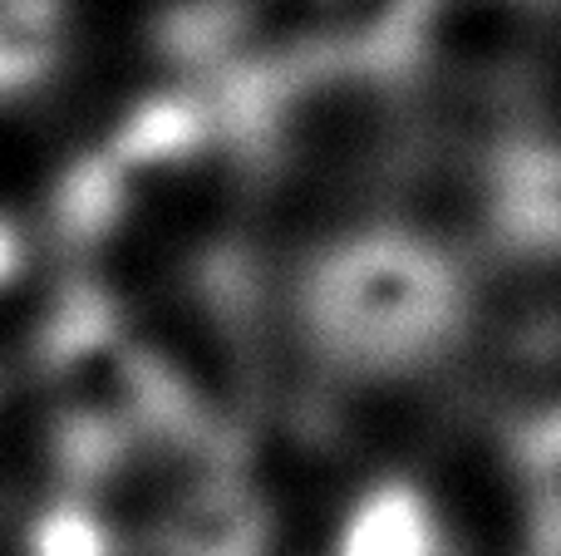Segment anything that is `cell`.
<instances>
[{"label":"cell","mask_w":561,"mask_h":556,"mask_svg":"<svg viewBox=\"0 0 561 556\" xmlns=\"http://www.w3.org/2000/svg\"><path fill=\"white\" fill-rule=\"evenodd\" d=\"M5 232V227H0ZM0 276H5V236H0Z\"/></svg>","instance_id":"obj_1"}]
</instances>
